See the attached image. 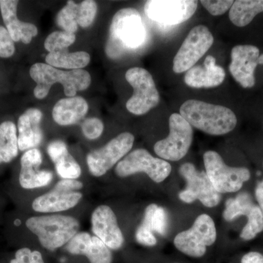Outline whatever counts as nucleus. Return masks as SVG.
I'll return each instance as SVG.
<instances>
[{
  "label": "nucleus",
  "instance_id": "nucleus-38",
  "mask_svg": "<svg viewBox=\"0 0 263 263\" xmlns=\"http://www.w3.org/2000/svg\"><path fill=\"white\" fill-rule=\"evenodd\" d=\"M241 263H263V255L257 252H249L242 257Z\"/></svg>",
  "mask_w": 263,
  "mask_h": 263
},
{
  "label": "nucleus",
  "instance_id": "nucleus-20",
  "mask_svg": "<svg viewBox=\"0 0 263 263\" xmlns=\"http://www.w3.org/2000/svg\"><path fill=\"white\" fill-rule=\"evenodd\" d=\"M43 114L39 109L29 108L18 121V143L20 151H28L36 148L43 140V132L41 127Z\"/></svg>",
  "mask_w": 263,
  "mask_h": 263
},
{
  "label": "nucleus",
  "instance_id": "nucleus-23",
  "mask_svg": "<svg viewBox=\"0 0 263 263\" xmlns=\"http://www.w3.org/2000/svg\"><path fill=\"white\" fill-rule=\"evenodd\" d=\"M47 152L55 164L59 176L63 179H77L81 175L80 165L69 153L64 142L54 141L49 143Z\"/></svg>",
  "mask_w": 263,
  "mask_h": 263
},
{
  "label": "nucleus",
  "instance_id": "nucleus-18",
  "mask_svg": "<svg viewBox=\"0 0 263 263\" xmlns=\"http://www.w3.org/2000/svg\"><path fill=\"white\" fill-rule=\"evenodd\" d=\"M226 71L216 65L214 57L208 56L203 65L194 66L184 76L185 84L192 88H213L224 82Z\"/></svg>",
  "mask_w": 263,
  "mask_h": 263
},
{
  "label": "nucleus",
  "instance_id": "nucleus-17",
  "mask_svg": "<svg viewBox=\"0 0 263 263\" xmlns=\"http://www.w3.org/2000/svg\"><path fill=\"white\" fill-rule=\"evenodd\" d=\"M66 249L69 253L86 256L90 263H111L113 259L110 249L100 238L84 232L77 233Z\"/></svg>",
  "mask_w": 263,
  "mask_h": 263
},
{
  "label": "nucleus",
  "instance_id": "nucleus-7",
  "mask_svg": "<svg viewBox=\"0 0 263 263\" xmlns=\"http://www.w3.org/2000/svg\"><path fill=\"white\" fill-rule=\"evenodd\" d=\"M216 239L215 224L211 216L203 214L197 216L191 228L181 232L174 238L178 250L192 257H201L206 253L207 247Z\"/></svg>",
  "mask_w": 263,
  "mask_h": 263
},
{
  "label": "nucleus",
  "instance_id": "nucleus-8",
  "mask_svg": "<svg viewBox=\"0 0 263 263\" xmlns=\"http://www.w3.org/2000/svg\"><path fill=\"white\" fill-rule=\"evenodd\" d=\"M169 136L157 142L154 149L162 160L175 162L187 154L193 143V127L180 114H173L169 119Z\"/></svg>",
  "mask_w": 263,
  "mask_h": 263
},
{
  "label": "nucleus",
  "instance_id": "nucleus-28",
  "mask_svg": "<svg viewBox=\"0 0 263 263\" xmlns=\"http://www.w3.org/2000/svg\"><path fill=\"white\" fill-rule=\"evenodd\" d=\"M255 204L249 193H241L235 198L227 200L223 217L226 221H231L240 216H247Z\"/></svg>",
  "mask_w": 263,
  "mask_h": 263
},
{
  "label": "nucleus",
  "instance_id": "nucleus-35",
  "mask_svg": "<svg viewBox=\"0 0 263 263\" xmlns=\"http://www.w3.org/2000/svg\"><path fill=\"white\" fill-rule=\"evenodd\" d=\"M15 52L14 41L6 28L0 26V58H9Z\"/></svg>",
  "mask_w": 263,
  "mask_h": 263
},
{
  "label": "nucleus",
  "instance_id": "nucleus-19",
  "mask_svg": "<svg viewBox=\"0 0 263 263\" xmlns=\"http://www.w3.org/2000/svg\"><path fill=\"white\" fill-rule=\"evenodd\" d=\"M18 4V1L15 0H0L2 16L13 41L29 44L32 38L37 35V28L34 24L19 20L17 16Z\"/></svg>",
  "mask_w": 263,
  "mask_h": 263
},
{
  "label": "nucleus",
  "instance_id": "nucleus-1",
  "mask_svg": "<svg viewBox=\"0 0 263 263\" xmlns=\"http://www.w3.org/2000/svg\"><path fill=\"white\" fill-rule=\"evenodd\" d=\"M146 38V27L139 12L134 8H123L112 19L105 53L109 58L117 60L139 49Z\"/></svg>",
  "mask_w": 263,
  "mask_h": 263
},
{
  "label": "nucleus",
  "instance_id": "nucleus-33",
  "mask_svg": "<svg viewBox=\"0 0 263 263\" xmlns=\"http://www.w3.org/2000/svg\"><path fill=\"white\" fill-rule=\"evenodd\" d=\"M81 129L87 139H98L104 130L103 123L98 118H89L83 122Z\"/></svg>",
  "mask_w": 263,
  "mask_h": 263
},
{
  "label": "nucleus",
  "instance_id": "nucleus-14",
  "mask_svg": "<svg viewBox=\"0 0 263 263\" xmlns=\"http://www.w3.org/2000/svg\"><path fill=\"white\" fill-rule=\"evenodd\" d=\"M259 57V48L252 45H238L232 49L230 73L245 89L255 85L254 71L258 65Z\"/></svg>",
  "mask_w": 263,
  "mask_h": 263
},
{
  "label": "nucleus",
  "instance_id": "nucleus-24",
  "mask_svg": "<svg viewBox=\"0 0 263 263\" xmlns=\"http://www.w3.org/2000/svg\"><path fill=\"white\" fill-rule=\"evenodd\" d=\"M90 60L91 58L87 52L70 53L67 48L50 52L46 57V64L48 65L70 70L84 68L89 65Z\"/></svg>",
  "mask_w": 263,
  "mask_h": 263
},
{
  "label": "nucleus",
  "instance_id": "nucleus-39",
  "mask_svg": "<svg viewBox=\"0 0 263 263\" xmlns=\"http://www.w3.org/2000/svg\"><path fill=\"white\" fill-rule=\"evenodd\" d=\"M255 196L263 214V180L257 184L255 190Z\"/></svg>",
  "mask_w": 263,
  "mask_h": 263
},
{
  "label": "nucleus",
  "instance_id": "nucleus-3",
  "mask_svg": "<svg viewBox=\"0 0 263 263\" xmlns=\"http://www.w3.org/2000/svg\"><path fill=\"white\" fill-rule=\"evenodd\" d=\"M31 78L37 86L34 89L36 98L42 100L48 96L55 83L63 86L65 95L68 98L75 97L79 91L87 89L91 84V76L87 71L73 70L63 71L45 63H35L29 70Z\"/></svg>",
  "mask_w": 263,
  "mask_h": 263
},
{
  "label": "nucleus",
  "instance_id": "nucleus-27",
  "mask_svg": "<svg viewBox=\"0 0 263 263\" xmlns=\"http://www.w3.org/2000/svg\"><path fill=\"white\" fill-rule=\"evenodd\" d=\"M167 228V215L163 208L156 204H151L145 210L144 218L140 229L150 233L165 234Z\"/></svg>",
  "mask_w": 263,
  "mask_h": 263
},
{
  "label": "nucleus",
  "instance_id": "nucleus-2",
  "mask_svg": "<svg viewBox=\"0 0 263 263\" xmlns=\"http://www.w3.org/2000/svg\"><path fill=\"white\" fill-rule=\"evenodd\" d=\"M181 116L192 126L212 136H222L233 130L237 117L233 110L221 105L190 100L180 108Z\"/></svg>",
  "mask_w": 263,
  "mask_h": 263
},
{
  "label": "nucleus",
  "instance_id": "nucleus-13",
  "mask_svg": "<svg viewBox=\"0 0 263 263\" xmlns=\"http://www.w3.org/2000/svg\"><path fill=\"white\" fill-rule=\"evenodd\" d=\"M195 0H148L145 13L154 22L165 25H177L189 20L196 11Z\"/></svg>",
  "mask_w": 263,
  "mask_h": 263
},
{
  "label": "nucleus",
  "instance_id": "nucleus-22",
  "mask_svg": "<svg viewBox=\"0 0 263 263\" xmlns=\"http://www.w3.org/2000/svg\"><path fill=\"white\" fill-rule=\"evenodd\" d=\"M89 110V105L81 97H72L59 100L52 111L53 120L59 125L70 126L82 120Z\"/></svg>",
  "mask_w": 263,
  "mask_h": 263
},
{
  "label": "nucleus",
  "instance_id": "nucleus-41",
  "mask_svg": "<svg viewBox=\"0 0 263 263\" xmlns=\"http://www.w3.org/2000/svg\"><path fill=\"white\" fill-rule=\"evenodd\" d=\"M176 263H177V262H176Z\"/></svg>",
  "mask_w": 263,
  "mask_h": 263
},
{
  "label": "nucleus",
  "instance_id": "nucleus-5",
  "mask_svg": "<svg viewBox=\"0 0 263 263\" xmlns=\"http://www.w3.org/2000/svg\"><path fill=\"white\" fill-rule=\"evenodd\" d=\"M203 161L208 177L220 194L235 193L250 179L249 169L227 165L221 156L214 151L205 152Z\"/></svg>",
  "mask_w": 263,
  "mask_h": 263
},
{
  "label": "nucleus",
  "instance_id": "nucleus-37",
  "mask_svg": "<svg viewBox=\"0 0 263 263\" xmlns=\"http://www.w3.org/2000/svg\"><path fill=\"white\" fill-rule=\"evenodd\" d=\"M55 186L66 191L77 192L83 187V183L75 179H62Z\"/></svg>",
  "mask_w": 263,
  "mask_h": 263
},
{
  "label": "nucleus",
  "instance_id": "nucleus-6",
  "mask_svg": "<svg viewBox=\"0 0 263 263\" xmlns=\"http://www.w3.org/2000/svg\"><path fill=\"white\" fill-rule=\"evenodd\" d=\"M125 78L133 88V96L126 104L128 111L141 116L157 106L160 103V94L148 70L141 67H133L127 71Z\"/></svg>",
  "mask_w": 263,
  "mask_h": 263
},
{
  "label": "nucleus",
  "instance_id": "nucleus-40",
  "mask_svg": "<svg viewBox=\"0 0 263 263\" xmlns=\"http://www.w3.org/2000/svg\"><path fill=\"white\" fill-rule=\"evenodd\" d=\"M258 64H259V65H263V54L259 57Z\"/></svg>",
  "mask_w": 263,
  "mask_h": 263
},
{
  "label": "nucleus",
  "instance_id": "nucleus-21",
  "mask_svg": "<svg viewBox=\"0 0 263 263\" xmlns=\"http://www.w3.org/2000/svg\"><path fill=\"white\" fill-rule=\"evenodd\" d=\"M83 195L54 186L51 191L34 199L32 209L39 213H56L69 210L78 205Z\"/></svg>",
  "mask_w": 263,
  "mask_h": 263
},
{
  "label": "nucleus",
  "instance_id": "nucleus-11",
  "mask_svg": "<svg viewBox=\"0 0 263 263\" xmlns=\"http://www.w3.org/2000/svg\"><path fill=\"white\" fill-rule=\"evenodd\" d=\"M214 41L212 32L205 26L192 29L174 57V72L182 73L193 67L210 49Z\"/></svg>",
  "mask_w": 263,
  "mask_h": 263
},
{
  "label": "nucleus",
  "instance_id": "nucleus-15",
  "mask_svg": "<svg viewBox=\"0 0 263 263\" xmlns=\"http://www.w3.org/2000/svg\"><path fill=\"white\" fill-rule=\"evenodd\" d=\"M91 228L95 236L100 238L108 248L119 249L124 238L119 228L117 216L108 205H100L91 214Z\"/></svg>",
  "mask_w": 263,
  "mask_h": 263
},
{
  "label": "nucleus",
  "instance_id": "nucleus-10",
  "mask_svg": "<svg viewBox=\"0 0 263 263\" xmlns=\"http://www.w3.org/2000/svg\"><path fill=\"white\" fill-rule=\"evenodd\" d=\"M179 174L186 181V189L179 193L181 201L192 203L199 200L208 208L215 207L219 203L221 194L214 187L206 173L197 171L193 164L186 162L180 167Z\"/></svg>",
  "mask_w": 263,
  "mask_h": 263
},
{
  "label": "nucleus",
  "instance_id": "nucleus-34",
  "mask_svg": "<svg viewBox=\"0 0 263 263\" xmlns=\"http://www.w3.org/2000/svg\"><path fill=\"white\" fill-rule=\"evenodd\" d=\"M10 263H45L42 254L38 251H32L29 248L18 249L15 257Z\"/></svg>",
  "mask_w": 263,
  "mask_h": 263
},
{
  "label": "nucleus",
  "instance_id": "nucleus-31",
  "mask_svg": "<svg viewBox=\"0 0 263 263\" xmlns=\"http://www.w3.org/2000/svg\"><path fill=\"white\" fill-rule=\"evenodd\" d=\"M76 40L75 34L65 31H57L48 36L45 41L44 46L49 53L57 50L67 49L73 44Z\"/></svg>",
  "mask_w": 263,
  "mask_h": 263
},
{
  "label": "nucleus",
  "instance_id": "nucleus-25",
  "mask_svg": "<svg viewBox=\"0 0 263 263\" xmlns=\"http://www.w3.org/2000/svg\"><path fill=\"white\" fill-rule=\"evenodd\" d=\"M260 13H263V0H237L230 9L229 18L236 27H243Z\"/></svg>",
  "mask_w": 263,
  "mask_h": 263
},
{
  "label": "nucleus",
  "instance_id": "nucleus-32",
  "mask_svg": "<svg viewBox=\"0 0 263 263\" xmlns=\"http://www.w3.org/2000/svg\"><path fill=\"white\" fill-rule=\"evenodd\" d=\"M98 12V5L92 0H85L77 4L76 21L78 25L87 28L94 22Z\"/></svg>",
  "mask_w": 263,
  "mask_h": 263
},
{
  "label": "nucleus",
  "instance_id": "nucleus-4",
  "mask_svg": "<svg viewBox=\"0 0 263 263\" xmlns=\"http://www.w3.org/2000/svg\"><path fill=\"white\" fill-rule=\"evenodd\" d=\"M26 226L45 249L53 251L68 243L77 234L80 224L72 216L46 215L29 218Z\"/></svg>",
  "mask_w": 263,
  "mask_h": 263
},
{
  "label": "nucleus",
  "instance_id": "nucleus-30",
  "mask_svg": "<svg viewBox=\"0 0 263 263\" xmlns=\"http://www.w3.org/2000/svg\"><path fill=\"white\" fill-rule=\"evenodd\" d=\"M77 4L73 1H67L65 6L57 14V23L65 32L75 34L78 30L77 21H76V10Z\"/></svg>",
  "mask_w": 263,
  "mask_h": 263
},
{
  "label": "nucleus",
  "instance_id": "nucleus-26",
  "mask_svg": "<svg viewBox=\"0 0 263 263\" xmlns=\"http://www.w3.org/2000/svg\"><path fill=\"white\" fill-rule=\"evenodd\" d=\"M16 126L10 121L0 124V164L8 163L18 154Z\"/></svg>",
  "mask_w": 263,
  "mask_h": 263
},
{
  "label": "nucleus",
  "instance_id": "nucleus-29",
  "mask_svg": "<svg viewBox=\"0 0 263 263\" xmlns=\"http://www.w3.org/2000/svg\"><path fill=\"white\" fill-rule=\"evenodd\" d=\"M247 217L248 221L240 236L243 240H250L263 231V214L260 208L254 205Z\"/></svg>",
  "mask_w": 263,
  "mask_h": 263
},
{
  "label": "nucleus",
  "instance_id": "nucleus-16",
  "mask_svg": "<svg viewBox=\"0 0 263 263\" xmlns=\"http://www.w3.org/2000/svg\"><path fill=\"white\" fill-rule=\"evenodd\" d=\"M42 154L37 148L27 151L21 158L19 183L22 188L32 190L47 186L53 179L51 171H40L42 164Z\"/></svg>",
  "mask_w": 263,
  "mask_h": 263
},
{
  "label": "nucleus",
  "instance_id": "nucleus-9",
  "mask_svg": "<svg viewBox=\"0 0 263 263\" xmlns=\"http://www.w3.org/2000/svg\"><path fill=\"white\" fill-rule=\"evenodd\" d=\"M171 170V165L167 161L154 157L146 149L138 148L117 164L115 172L122 178L145 173L152 181L161 183L168 177Z\"/></svg>",
  "mask_w": 263,
  "mask_h": 263
},
{
  "label": "nucleus",
  "instance_id": "nucleus-36",
  "mask_svg": "<svg viewBox=\"0 0 263 263\" xmlns=\"http://www.w3.org/2000/svg\"><path fill=\"white\" fill-rule=\"evenodd\" d=\"M200 3L211 14L220 15L224 14L228 10L231 8L234 1H233V0H217V1L202 0Z\"/></svg>",
  "mask_w": 263,
  "mask_h": 263
},
{
  "label": "nucleus",
  "instance_id": "nucleus-12",
  "mask_svg": "<svg viewBox=\"0 0 263 263\" xmlns=\"http://www.w3.org/2000/svg\"><path fill=\"white\" fill-rule=\"evenodd\" d=\"M134 141L133 134L122 133L105 146L90 152L86 157L90 174L95 177L106 174L131 150Z\"/></svg>",
  "mask_w": 263,
  "mask_h": 263
}]
</instances>
